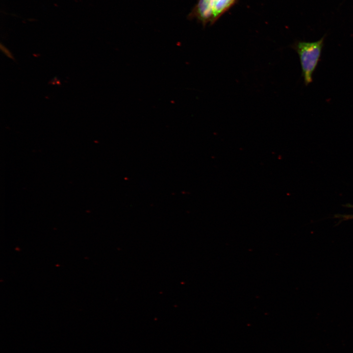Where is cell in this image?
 Returning <instances> with one entry per match:
<instances>
[{"label":"cell","mask_w":353,"mask_h":353,"mask_svg":"<svg viewBox=\"0 0 353 353\" xmlns=\"http://www.w3.org/2000/svg\"><path fill=\"white\" fill-rule=\"evenodd\" d=\"M324 45V38L313 42H298L293 47L298 53L305 85L312 82V75L317 67Z\"/></svg>","instance_id":"6da1fadb"},{"label":"cell","mask_w":353,"mask_h":353,"mask_svg":"<svg viewBox=\"0 0 353 353\" xmlns=\"http://www.w3.org/2000/svg\"><path fill=\"white\" fill-rule=\"evenodd\" d=\"M236 0H198L189 14L188 18H196L203 25L213 24L234 4Z\"/></svg>","instance_id":"7a4b0ae2"},{"label":"cell","mask_w":353,"mask_h":353,"mask_svg":"<svg viewBox=\"0 0 353 353\" xmlns=\"http://www.w3.org/2000/svg\"><path fill=\"white\" fill-rule=\"evenodd\" d=\"M334 218L340 219V222L350 220H353V214H336Z\"/></svg>","instance_id":"3957f363"},{"label":"cell","mask_w":353,"mask_h":353,"mask_svg":"<svg viewBox=\"0 0 353 353\" xmlns=\"http://www.w3.org/2000/svg\"><path fill=\"white\" fill-rule=\"evenodd\" d=\"M0 49L1 51L4 53L6 56L12 59H14V57L11 52L5 46L2 45V44H0Z\"/></svg>","instance_id":"277c9868"},{"label":"cell","mask_w":353,"mask_h":353,"mask_svg":"<svg viewBox=\"0 0 353 353\" xmlns=\"http://www.w3.org/2000/svg\"><path fill=\"white\" fill-rule=\"evenodd\" d=\"M345 206L348 208H353V204L347 203L345 205Z\"/></svg>","instance_id":"5b68a950"}]
</instances>
